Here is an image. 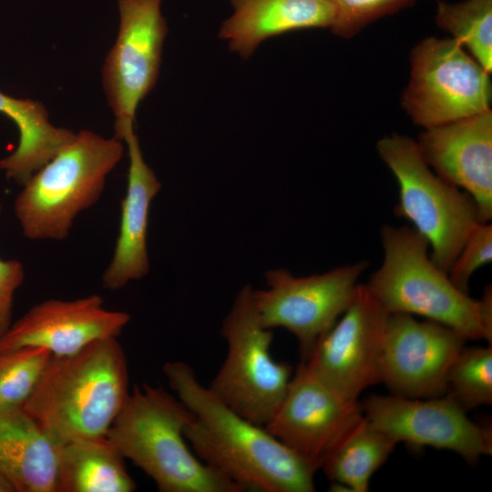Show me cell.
Segmentation results:
<instances>
[{
	"mask_svg": "<svg viewBox=\"0 0 492 492\" xmlns=\"http://www.w3.org/2000/svg\"><path fill=\"white\" fill-rule=\"evenodd\" d=\"M175 395L190 410L184 430L194 454L242 492H313L318 469L264 426L231 409L183 361L163 364Z\"/></svg>",
	"mask_w": 492,
	"mask_h": 492,
	"instance_id": "obj_1",
	"label": "cell"
},
{
	"mask_svg": "<svg viewBox=\"0 0 492 492\" xmlns=\"http://www.w3.org/2000/svg\"><path fill=\"white\" fill-rule=\"evenodd\" d=\"M128 361L117 337L51 355L23 409L56 446L105 436L129 395Z\"/></svg>",
	"mask_w": 492,
	"mask_h": 492,
	"instance_id": "obj_2",
	"label": "cell"
},
{
	"mask_svg": "<svg viewBox=\"0 0 492 492\" xmlns=\"http://www.w3.org/2000/svg\"><path fill=\"white\" fill-rule=\"evenodd\" d=\"M380 235L384 260L365 284L388 313L422 316L466 340L491 344L490 285L479 300L460 291L432 261L427 241L413 227L385 224Z\"/></svg>",
	"mask_w": 492,
	"mask_h": 492,
	"instance_id": "obj_3",
	"label": "cell"
},
{
	"mask_svg": "<svg viewBox=\"0 0 492 492\" xmlns=\"http://www.w3.org/2000/svg\"><path fill=\"white\" fill-rule=\"evenodd\" d=\"M190 410L161 386L134 385L106 436L160 492H242L189 447Z\"/></svg>",
	"mask_w": 492,
	"mask_h": 492,
	"instance_id": "obj_4",
	"label": "cell"
},
{
	"mask_svg": "<svg viewBox=\"0 0 492 492\" xmlns=\"http://www.w3.org/2000/svg\"><path fill=\"white\" fill-rule=\"evenodd\" d=\"M123 141L82 129L23 185L15 213L29 240L63 241L76 217L100 198L122 159Z\"/></svg>",
	"mask_w": 492,
	"mask_h": 492,
	"instance_id": "obj_5",
	"label": "cell"
},
{
	"mask_svg": "<svg viewBox=\"0 0 492 492\" xmlns=\"http://www.w3.org/2000/svg\"><path fill=\"white\" fill-rule=\"evenodd\" d=\"M376 148L398 183L395 214L413 224L427 241L432 261L447 272L470 232L482 222L475 200L436 175L411 138L395 133L381 138Z\"/></svg>",
	"mask_w": 492,
	"mask_h": 492,
	"instance_id": "obj_6",
	"label": "cell"
},
{
	"mask_svg": "<svg viewBox=\"0 0 492 492\" xmlns=\"http://www.w3.org/2000/svg\"><path fill=\"white\" fill-rule=\"evenodd\" d=\"M252 292L250 285L241 289L223 320L220 333L227 354L208 387L237 414L265 426L283 399L293 370L273 359L272 332L261 324Z\"/></svg>",
	"mask_w": 492,
	"mask_h": 492,
	"instance_id": "obj_7",
	"label": "cell"
},
{
	"mask_svg": "<svg viewBox=\"0 0 492 492\" xmlns=\"http://www.w3.org/2000/svg\"><path fill=\"white\" fill-rule=\"evenodd\" d=\"M410 63L402 105L416 125L425 129L490 109L489 72L455 39L422 40Z\"/></svg>",
	"mask_w": 492,
	"mask_h": 492,
	"instance_id": "obj_8",
	"label": "cell"
},
{
	"mask_svg": "<svg viewBox=\"0 0 492 492\" xmlns=\"http://www.w3.org/2000/svg\"><path fill=\"white\" fill-rule=\"evenodd\" d=\"M367 262L361 261L323 274L295 277L283 269L266 274L268 288L253 290L261 324L283 328L298 341L302 360L350 304Z\"/></svg>",
	"mask_w": 492,
	"mask_h": 492,
	"instance_id": "obj_9",
	"label": "cell"
},
{
	"mask_svg": "<svg viewBox=\"0 0 492 492\" xmlns=\"http://www.w3.org/2000/svg\"><path fill=\"white\" fill-rule=\"evenodd\" d=\"M388 315L367 285L359 283L346 310L302 362L336 393L358 400L365 389L381 383Z\"/></svg>",
	"mask_w": 492,
	"mask_h": 492,
	"instance_id": "obj_10",
	"label": "cell"
},
{
	"mask_svg": "<svg viewBox=\"0 0 492 492\" xmlns=\"http://www.w3.org/2000/svg\"><path fill=\"white\" fill-rule=\"evenodd\" d=\"M162 1L118 0V36L102 68L104 91L115 116V135L134 126L139 103L159 78L168 34Z\"/></svg>",
	"mask_w": 492,
	"mask_h": 492,
	"instance_id": "obj_11",
	"label": "cell"
},
{
	"mask_svg": "<svg viewBox=\"0 0 492 492\" xmlns=\"http://www.w3.org/2000/svg\"><path fill=\"white\" fill-rule=\"evenodd\" d=\"M362 410L367 420L397 443L413 447L446 449L474 464L492 454V430L470 420L449 397L407 398L395 395L367 397Z\"/></svg>",
	"mask_w": 492,
	"mask_h": 492,
	"instance_id": "obj_12",
	"label": "cell"
},
{
	"mask_svg": "<svg viewBox=\"0 0 492 492\" xmlns=\"http://www.w3.org/2000/svg\"><path fill=\"white\" fill-rule=\"evenodd\" d=\"M363 417L358 400L342 396L301 362L264 427L319 470Z\"/></svg>",
	"mask_w": 492,
	"mask_h": 492,
	"instance_id": "obj_13",
	"label": "cell"
},
{
	"mask_svg": "<svg viewBox=\"0 0 492 492\" xmlns=\"http://www.w3.org/2000/svg\"><path fill=\"white\" fill-rule=\"evenodd\" d=\"M467 340L452 328L407 313H389L381 383L392 395L434 398L446 395L452 363Z\"/></svg>",
	"mask_w": 492,
	"mask_h": 492,
	"instance_id": "obj_14",
	"label": "cell"
},
{
	"mask_svg": "<svg viewBox=\"0 0 492 492\" xmlns=\"http://www.w3.org/2000/svg\"><path fill=\"white\" fill-rule=\"evenodd\" d=\"M129 320L125 312L106 309L98 294L48 299L12 323L0 338V351L41 347L53 355L71 354L95 341L118 337Z\"/></svg>",
	"mask_w": 492,
	"mask_h": 492,
	"instance_id": "obj_15",
	"label": "cell"
},
{
	"mask_svg": "<svg viewBox=\"0 0 492 492\" xmlns=\"http://www.w3.org/2000/svg\"><path fill=\"white\" fill-rule=\"evenodd\" d=\"M433 171L469 194L480 220L492 218V111L425 128L417 141Z\"/></svg>",
	"mask_w": 492,
	"mask_h": 492,
	"instance_id": "obj_16",
	"label": "cell"
},
{
	"mask_svg": "<svg viewBox=\"0 0 492 492\" xmlns=\"http://www.w3.org/2000/svg\"><path fill=\"white\" fill-rule=\"evenodd\" d=\"M128 147V184L121 201L118 236L108 266L102 275L103 287L116 291L149 272L147 251L149 212L153 198L161 189L154 171L146 163L134 127L118 138Z\"/></svg>",
	"mask_w": 492,
	"mask_h": 492,
	"instance_id": "obj_17",
	"label": "cell"
},
{
	"mask_svg": "<svg viewBox=\"0 0 492 492\" xmlns=\"http://www.w3.org/2000/svg\"><path fill=\"white\" fill-rule=\"evenodd\" d=\"M232 15L219 30L231 51L249 58L266 39L305 28H331L334 8L328 0H230Z\"/></svg>",
	"mask_w": 492,
	"mask_h": 492,
	"instance_id": "obj_18",
	"label": "cell"
},
{
	"mask_svg": "<svg viewBox=\"0 0 492 492\" xmlns=\"http://www.w3.org/2000/svg\"><path fill=\"white\" fill-rule=\"evenodd\" d=\"M56 450L23 407L0 406V473L15 492H56Z\"/></svg>",
	"mask_w": 492,
	"mask_h": 492,
	"instance_id": "obj_19",
	"label": "cell"
},
{
	"mask_svg": "<svg viewBox=\"0 0 492 492\" xmlns=\"http://www.w3.org/2000/svg\"><path fill=\"white\" fill-rule=\"evenodd\" d=\"M0 113L15 123L19 134L15 150L0 160V169L22 186L76 137L70 129L52 125L45 106L36 100L0 91Z\"/></svg>",
	"mask_w": 492,
	"mask_h": 492,
	"instance_id": "obj_20",
	"label": "cell"
},
{
	"mask_svg": "<svg viewBox=\"0 0 492 492\" xmlns=\"http://www.w3.org/2000/svg\"><path fill=\"white\" fill-rule=\"evenodd\" d=\"M124 459L106 436L67 442L56 450V492H132Z\"/></svg>",
	"mask_w": 492,
	"mask_h": 492,
	"instance_id": "obj_21",
	"label": "cell"
},
{
	"mask_svg": "<svg viewBox=\"0 0 492 492\" xmlns=\"http://www.w3.org/2000/svg\"><path fill=\"white\" fill-rule=\"evenodd\" d=\"M398 443L364 416L324 460L321 469L341 491L366 492L373 475Z\"/></svg>",
	"mask_w": 492,
	"mask_h": 492,
	"instance_id": "obj_22",
	"label": "cell"
},
{
	"mask_svg": "<svg viewBox=\"0 0 492 492\" xmlns=\"http://www.w3.org/2000/svg\"><path fill=\"white\" fill-rule=\"evenodd\" d=\"M436 21L487 71L492 69V0L437 4Z\"/></svg>",
	"mask_w": 492,
	"mask_h": 492,
	"instance_id": "obj_23",
	"label": "cell"
},
{
	"mask_svg": "<svg viewBox=\"0 0 492 492\" xmlns=\"http://www.w3.org/2000/svg\"><path fill=\"white\" fill-rule=\"evenodd\" d=\"M446 396L466 412L492 404V347H463L446 378Z\"/></svg>",
	"mask_w": 492,
	"mask_h": 492,
	"instance_id": "obj_24",
	"label": "cell"
},
{
	"mask_svg": "<svg viewBox=\"0 0 492 492\" xmlns=\"http://www.w3.org/2000/svg\"><path fill=\"white\" fill-rule=\"evenodd\" d=\"M52 354L41 347L0 351V406L23 407Z\"/></svg>",
	"mask_w": 492,
	"mask_h": 492,
	"instance_id": "obj_25",
	"label": "cell"
},
{
	"mask_svg": "<svg viewBox=\"0 0 492 492\" xmlns=\"http://www.w3.org/2000/svg\"><path fill=\"white\" fill-rule=\"evenodd\" d=\"M334 8L333 34L350 38L374 21L413 5L415 0H328Z\"/></svg>",
	"mask_w": 492,
	"mask_h": 492,
	"instance_id": "obj_26",
	"label": "cell"
},
{
	"mask_svg": "<svg viewBox=\"0 0 492 492\" xmlns=\"http://www.w3.org/2000/svg\"><path fill=\"white\" fill-rule=\"evenodd\" d=\"M491 260L492 225L489 222H480L468 235L447 275L455 286L468 293L471 276Z\"/></svg>",
	"mask_w": 492,
	"mask_h": 492,
	"instance_id": "obj_27",
	"label": "cell"
},
{
	"mask_svg": "<svg viewBox=\"0 0 492 492\" xmlns=\"http://www.w3.org/2000/svg\"><path fill=\"white\" fill-rule=\"evenodd\" d=\"M24 278V266L18 260L0 259V338L12 324L14 295Z\"/></svg>",
	"mask_w": 492,
	"mask_h": 492,
	"instance_id": "obj_28",
	"label": "cell"
},
{
	"mask_svg": "<svg viewBox=\"0 0 492 492\" xmlns=\"http://www.w3.org/2000/svg\"><path fill=\"white\" fill-rule=\"evenodd\" d=\"M0 492H15V488L8 479L0 473Z\"/></svg>",
	"mask_w": 492,
	"mask_h": 492,
	"instance_id": "obj_29",
	"label": "cell"
}]
</instances>
